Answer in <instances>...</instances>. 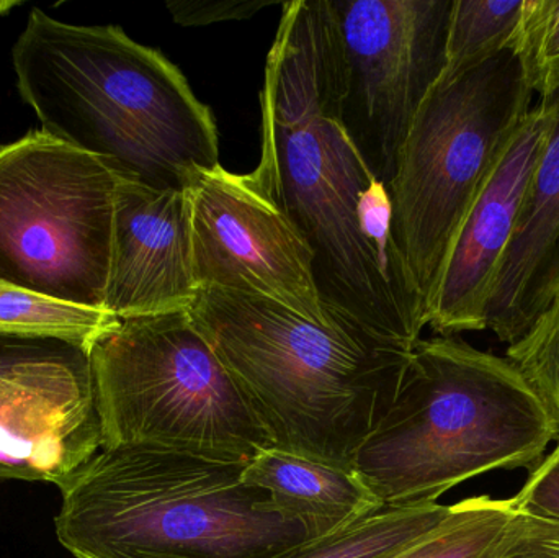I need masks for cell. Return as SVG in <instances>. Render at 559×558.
I'll use <instances>...</instances> for the list:
<instances>
[{
    "instance_id": "cell-3",
    "label": "cell",
    "mask_w": 559,
    "mask_h": 558,
    "mask_svg": "<svg viewBox=\"0 0 559 558\" xmlns=\"http://www.w3.org/2000/svg\"><path fill=\"white\" fill-rule=\"evenodd\" d=\"M187 313L274 448L338 467L396 402L413 354L228 288H202Z\"/></svg>"
},
{
    "instance_id": "cell-13",
    "label": "cell",
    "mask_w": 559,
    "mask_h": 558,
    "mask_svg": "<svg viewBox=\"0 0 559 558\" xmlns=\"http://www.w3.org/2000/svg\"><path fill=\"white\" fill-rule=\"evenodd\" d=\"M197 295L186 190L118 177L105 310L118 320L179 313Z\"/></svg>"
},
{
    "instance_id": "cell-17",
    "label": "cell",
    "mask_w": 559,
    "mask_h": 558,
    "mask_svg": "<svg viewBox=\"0 0 559 558\" xmlns=\"http://www.w3.org/2000/svg\"><path fill=\"white\" fill-rule=\"evenodd\" d=\"M118 323L110 311L66 304L0 281V333L56 337L91 353Z\"/></svg>"
},
{
    "instance_id": "cell-9",
    "label": "cell",
    "mask_w": 559,
    "mask_h": 558,
    "mask_svg": "<svg viewBox=\"0 0 559 558\" xmlns=\"http://www.w3.org/2000/svg\"><path fill=\"white\" fill-rule=\"evenodd\" d=\"M342 56V121L390 190L397 159L447 62L453 0H331Z\"/></svg>"
},
{
    "instance_id": "cell-24",
    "label": "cell",
    "mask_w": 559,
    "mask_h": 558,
    "mask_svg": "<svg viewBox=\"0 0 559 558\" xmlns=\"http://www.w3.org/2000/svg\"><path fill=\"white\" fill-rule=\"evenodd\" d=\"M275 2L265 0H213V2H182V0H170L167 2L174 22L183 26H205L212 23L226 22V20L251 19L255 13L265 7L274 5Z\"/></svg>"
},
{
    "instance_id": "cell-14",
    "label": "cell",
    "mask_w": 559,
    "mask_h": 558,
    "mask_svg": "<svg viewBox=\"0 0 559 558\" xmlns=\"http://www.w3.org/2000/svg\"><path fill=\"white\" fill-rule=\"evenodd\" d=\"M550 98L558 107L557 123L489 300L488 330L509 346L527 333L559 287V92Z\"/></svg>"
},
{
    "instance_id": "cell-19",
    "label": "cell",
    "mask_w": 559,
    "mask_h": 558,
    "mask_svg": "<svg viewBox=\"0 0 559 558\" xmlns=\"http://www.w3.org/2000/svg\"><path fill=\"white\" fill-rule=\"evenodd\" d=\"M522 0H453L447 62L439 82H450L508 49Z\"/></svg>"
},
{
    "instance_id": "cell-1",
    "label": "cell",
    "mask_w": 559,
    "mask_h": 558,
    "mask_svg": "<svg viewBox=\"0 0 559 558\" xmlns=\"http://www.w3.org/2000/svg\"><path fill=\"white\" fill-rule=\"evenodd\" d=\"M261 88L255 173L311 251L322 304L355 330L413 353L426 305L394 241L388 187L342 121L331 0L282 5Z\"/></svg>"
},
{
    "instance_id": "cell-21",
    "label": "cell",
    "mask_w": 559,
    "mask_h": 558,
    "mask_svg": "<svg viewBox=\"0 0 559 558\" xmlns=\"http://www.w3.org/2000/svg\"><path fill=\"white\" fill-rule=\"evenodd\" d=\"M506 359L521 372L559 425V287L527 333L508 347Z\"/></svg>"
},
{
    "instance_id": "cell-20",
    "label": "cell",
    "mask_w": 559,
    "mask_h": 558,
    "mask_svg": "<svg viewBox=\"0 0 559 558\" xmlns=\"http://www.w3.org/2000/svg\"><path fill=\"white\" fill-rule=\"evenodd\" d=\"M508 49L532 92L542 100L554 97L559 92V0H522Z\"/></svg>"
},
{
    "instance_id": "cell-22",
    "label": "cell",
    "mask_w": 559,
    "mask_h": 558,
    "mask_svg": "<svg viewBox=\"0 0 559 558\" xmlns=\"http://www.w3.org/2000/svg\"><path fill=\"white\" fill-rule=\"evenodd\" d=\"M483 558H559V524L515 513Z\"/></svg>"
},
{
    "instance_id": "cell-2",
    "label": "cell",
    "mask_w": 559,
    "mask_h": 558,
    "mask_svg": "<svg viewBox=\"0 0 559 558\" xmlns=\"http://www.w3.org/2000/svg\"><path fill=\"white\" fill-rule=\"evenodd\" d=\"M12 62L43 133L120 179L186 190L190 174L219 164L210 108L174 62L120 26L71 25L33 9Z\"/></svg>"
},
{
    "instance_id": "cell-18",
    "label": "cell",
    "mask_w": 559,
    "mask_h": 558,
    "mask_svg": "<svg viewBox=\"0 0 559 558\" xmlns=\"http://www.w3.org/2000/svg\"><path fill=\"white\" fill-rule=\"evenodd\" d=\"M515 513L514 498H466L452 504L432 531L390 558H483L501 539Z\"/></svg>"
},
{
    "instance_id": "cell-8",
    "label": "cell",
    "mask_w": 559,
    "mask_h": 558,
    "mask_svg": "<svg viewBox=\"0 0 559 558\" xmlns=\"http://www.w3.org/2000/svg\"><path fill=\"white\" fill-rule=\"evenodd\" d=\"M117 183L41 130L0 146V281L105 310Z\"/></svg>"
},
{
    "instance_id": "cell-6",
    "label": "cell",
    "mask_w": 559,
    "mask_h": 558,
    "mask_svg": "<svg viewBox=\"0 0 559 558\" xmlns=\"http://www.w3.org/2000/svg\"><path fill=\"white\" fill-rule=\"evenodd\" d=\"M91 360L102 449L151 446L248 465L274 448L187 311L120 320Z\"/></svg>"
},
{
    "instance_id": "cell-16",
    "label": "cell",
    "mask_w": 559,
    "mask_h": 558,
    "mask_svg": "<svg viewBox=\"0 0 559 558\" xmlns=\"http://www.w3.org/2000/svg\"><path fill=\"white\" fill-rule=\"evenodd\" d=\"M449 510L439 503L383 508L348 530L309 541L275 558H390L432 531Z\"/></svg>"
},
{
    "instance_id": "cell-10",
    "label": "cell",
    "mask_w": 559,
    "mask_h": 558,
    "mask_svg": "<svg viewBox=\"0 0 559 558\" xmlns=\"http://www.w3.org/2000/svg\"><path fill=\"white\" fill-rule=\"evenodd\" d=\"M186 195L199 290L261 295L316 323H345L322 304L311 251L255 170L197 169Z\"/></svg>"
},
{
    "instance_id": "cell-5",
    "label": "cell",
    "mask_w": 559,
    "mask_h": 558,
    "mask_svg": "<svg viewBox=\"0 0 559 558\" xmlns=\"http://www.w3.org/2000/svg\"><path fill=\"white\" fill-rule=\"evenodd\" d=\"M246 465L151 446L100 449L61 490L56 536L75 558H275L309 543Z\"/></svg>"
},
{
    "instance_id": "cell-7",
    "label": "cell",
    "mask_w": 559,
    "mask_h": 558,
    "mask_svg": "<svg viewBox=\"0 0 559 558\" xmlns=\"http://www.w3.org/2000/svg\"><path fill=\"white\" fill-rule=\"evenodd\" d=\"M534 92L504 49L427 95L390 186L393 235L429 305L456 233L519 124Z\"/></svg>"
},
{
    "instance_id": "cell-15",
    "label": "cell",
    "mask_w": 559,
    "mask_h": 558,
    "mask_svg": "<svg viewBox=\"0 0 559 558\" xmlns=\"http://www.w3.org/2000/svg\"><path fill=\"white\" fill-rule=\"evenodd\" d=\"M242 480L267 491L272 510L301 524L311 541L334 536L384 508L352 468L277 448L246 465Z\"/></svg>"
},
{
    "instance_id": "cell-4",
    "label": "cell",
    "mask_w": 559,
    "mask_h": 558,
    "mask_svg": "<svg viewBox=\"0 0 559 558\" xmlns=\"http://www.w3.org/2000/svg\"><path fill=\"white\" fill-rule=\"evenodd\" d=\"M558 438L557 419L506 357L436 336L414 347L352 471L384 508L424 507L488 472L537 467Z\"/></svg>"
},
{
    "instance_id": "cell-12",
    "label": "cell",
    "mask_w": 559,
    "mask_h": 558,
    "mask_svg": "<svg viewBox=\"0 0 559 558\" xmlns=\"http://www.w3.org/2000/svg\"><path fill=\"white\" fill-rule=\"evenodd\" d=\"M554 98L524 118L469 206L426 310L439 336L488 330V308L535 167L557 123Z\"/></svg>"
},
{
    "instance_id": "cell-23",
    "label": "cell",
    "mask_w": 559,
    "mask_h": 558,
    "mask_svg": "<svg viewBox=\"0 0 559 558\" xmlns=\"http://www.w3.org/2000/svg\"><path fill=\"white\" fill-rule=\"evenodd\" d=\"M514 503L518 513L559 524V438L557 448L532 468Z\"/></svg>"
},
{
    "instance_id": "cell-11",
    "label": "cell",
    "mask_w": 559,
    "mask_h": 558,
    "mask_svg": "<svg viewBox=\"0 0 559 558\" xmlns=\"http://www.w3.org/2000/svg\"><path fill=\"white\" fill-rule=\"evenodd\" d=\"M104 444L91 353L0 333V482L64 484Z\"/></svg>"
}]
</instances>
